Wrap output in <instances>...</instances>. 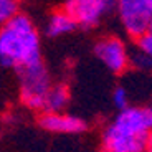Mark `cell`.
Listing matches in <instances>:
<instances>
[{"mask_svg":"<svg viewBox=\"0 0 152 152\" xmlns=\"http://www.w3.org/2000/svg\"><path fill=\"white\" fill-rule=\"evenodd\" d=\"M18 73V98L20 103L30 111L42 114L50 89L53 88V78L48 66L38 61L31 66L20 69Z\"/></svg>","mask_w":152,"mask_h":152,"instance_id":"3957f363","label":"cell"},{"mask_svg":"<svg viewBox=\"0 0 152 152\" xmlns=\"http://www.w3.org/2000/svg\"><path fill=\"white\" fill-rule=\"evenodd\" d=\"M152 134V104L119 111L101 132V152H145Z\"/></svg>","mask_w":152,"mask_h":152,"instance_id":"6da1fadb","label":"cell"},{"mask_svg":"<svg viewBox=\"0 0 152 152\" xmlns=\"http://www.w3.org/2000/svg\"><path fill=\"white\" fill-rule=\"evenodd\" d=\"M38 126L51 134L63 136H76L83 134L88 129V122L84 118L71 113H43L38 114Z\"/></svg>","mask_w":152,"mask_h":152,"instance_id":"52a82bcc","label":"cell"},{"mask_svg":"<svg viewBox=\"0 0 152 152\" xmlns=\"http://www.w3.org/2000/svg\"><path fill=\"white\" fill-rule=\"evenodd\" d=\"M69 99H71L69 88L65 83H55L53 88L50 89L48 96H46L43 113H63L68 107Z\"/></svg>","mask_w":152,"mask_h":152,"instance_id":"9c48e42d","label":"cell"},{"mask_svg":"<svg viewBox=\"0 0 152 152\" xmlns=\"http://www.w3.org/2000/svg\"><path fill=\"white\" fill-rule=\"evenodd\" d=\"M145 152H152V134H151V137H149V145H147V149H145Z\"/></svg>","mask_w":152,"mask_h":152,"instance_id":"4fadbf2b","label":"cell"},{"mask_svg":"<svg viewBox=\"0 0 152 152\" xmlns=\"http://www.w3.org/2000/svg\"><path fill=\"white\" fill-rule=\"evenodd\" d=\"M42 61V35L27 12L0 27V65L20 69Z\"/></svg>","mask_w":152,"mask_h":152,"instance_id":"7a4b0ae2","label":"cell"},{"mask_svg":"<svg viewBox=\"0 0 152 152\" xmlns=\"http://www.w3.org/2000/svg\"><path fill=\"white\" fill-rule=\"evenodd\" d=\"M111 101L119 111L126 109V107H129L131 103H129V93L126 89L124 86H118L113 89V94H111Z\"/></svg>","mask_w":152,"mask_h":152,"instance_id":"8fae6325","label":"cell"},{"mask_svg":"<svg viewBox=\"0 0 152 152\" xmlns=\"http://www.w3.org/2000/svg\"><path fill=\"white\" fill-rule=\"evenodd\" d=\"M116 17L131 40H137L151 30L152 0H116Z\"/></svg>","mask_w":152,"mask_h":152,"instance_id":"277c9868","label":"cell"},{"mask_svg":"<svg viewBox=\"0 0 152 152\" xmlns=\"http://www.w3.org/2000/svg\"><path fill=\"white\" fill-rule=\"evenodd\" d=\"M20 0H0V27L20 13Z\"/></svg>","mask_w":152,"mask_h":152,"instance_id":"30bf717a","label":"cell"},{"mask_svg":"<svg viewBox=\"0 0 152 152\" xmlns=\"http://www.w3.org/2000/svg\"><path fill=\"white\" fill-rule=\"evenodd\" d=\"M78 28L75 20L66 13L63 8H56V10L50 12L46 17L45 23H43V31L48 38H60L69 35Z\"/></svg>","mask_w":152,"mask_h":152,"instance_id":"ba28073f","label":"cell"},{"mask_svg":"<svg viewBox=\"0 0 152 152\" xmlns=\"http://www.w3.org/2000/svg\"><path fill=\"white\" fill-rule=\"evenodd\" d=\"M61 8L75 20L78 28L94 30L116 13V0H63Z\"/></svg>","mask_w":152,"mask_h":152,"instance_id":"5b68a950","label":"cell"},{"mask_svg":"<svg viewBox=\"0 0 152 152\" xmlns=\"http://www.w3.org/2000/svg\"><path fill=\"white\" fill-rule=\"evenodd\" d=\"M151 31H152V25H151Z\"/></svg>","mask_w":152,"mask_h":152,"instance_id":"5bb4252c","label":"cell"},{"mask_svg":"<svg viewBox=\"0 0 152 152\" xmlns=\"http://www.w3.org/2000/svg\"><path fill=\"white\" fill-rule=\"evenodd\" d=\"M134 45H136V51H139L144 56L152 60V31L151 30L147 33H144L142 37H139L137 40H134Z\"/></svg>","mask_w":152,"mask_h":152,"instance_id":"7c38bea8","label":"cell"},{"mask_svg":"<svg viewBox=\"0 0 152 152\" xmlns=\"http://www.w3.org/2000/svg\"><path fill=\"white\" fill-rule=\"evenodd\" d=\"M93 53L113 75H124L132 66V51L124 38L118 35H104L98 38L93 46Z\"/></svg>","mask_w":152,"mask_h":152,"instance_id":"8992f818","label":"cell"}]
</instances>
